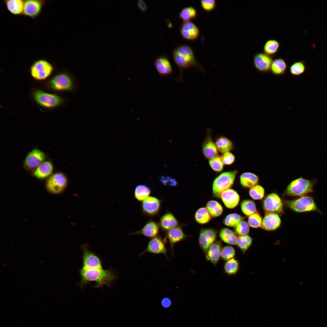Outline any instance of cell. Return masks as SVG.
Segmentation results:
<instances>
[{"mask_svg":"<svg viewBox=\"0 0 327 327\" xmlns=\"http://www.w3.org/2000/svg\"><path fill=\"white\" fill-rule=\"evenodd\" d=\"M83 265L80 270L81 283L95 282L97 286L111 283L116 276L111 271L104 269L99 258L85 246L82 247Z\"/></svg>","mask_w":327,"mask_h":327,"instance_id":"6da1fadb","label":"cell"},{"mask_svg":"<svg viewBox=\"0 0 327 327\" xmlns=\"http://www.w3.org/2000/svg\"><path fill=\"white\" fill-rule=\"evenodd\" d=\"M173 60L180 70L198 66L192 48L187 45H180L173 48Z\"/></svg>","mask_w":327,"mask_h":327,"instance_id":"7a4b0ae2","label":"cell"},{"mask_svg":"<svg viewBox=\"0 0 327 327\" xmlns=\"http://www.w3.org/2000/svg\"><path fill=\"white\" fill-rule=\"evenodd\" d=\"M315 180L299 177L292 181L286 189L288 195L302 197L312 192L315 183Z\"/></svg>","mask_w":327,"mask_h":327,"instance_id":"3957f363","label":"cell"},{"mask_svg":"<svg viewBox=\"0 0 327 327\" xmlns=\"http://www.w3.org/2000/svg\"><path fill=\"white\" fill-rule=\"evenodd\" d=\"M285 202L287 206L297 213L316 212L321 214L313 198L311 196H304L296 200H286Z\"/></svg>","mask_w":327,"mask_h":327,"instance_id":"277c9868","label":"cell"},{"mask_svg":"<svg viewBox=\"0 0 327 327\" xmlns=\"http://www.w3.org/2000/svg\"><path fill=\"white\" fill-rule=\"evenodd\" d=\"M236 170L223 172L214 180L213 184V192L215 197L219 198L224 191L230 189L233 185L237 173Z\"/></svg>","mask_w":327,"mask_h":327,"instance_id":"5b68a950","label":"cell"},{"mask_svg":"<svg viewBox=\"0 0 327 327\" xmlns=\"http://www.w3.org/2000/svg\"><path fill=\"white\" fill-rule=\"evenodd\" d=\"M53 66L47 61L41 59L35 61L31 65L30 72L32 76L38 80L47 79L53 71Z\"/></svg>","mask_w":327,"mask_h":327,"instance_id":"8992f818","label":"cell"},{"mask_svg":"<svg viewBox=\"0 0 327 327\" xmlns=\"http://www.w3.org/2000/svg\"><path fill=\"white\" fill-rule=\"evenodd\" d=\"M68 183L66 176L63 173L57 172L51 175L47 179L46 184L47 190L50 193L58 194L65 189Z\"/></svg>","mask_w":327,"mask_h":327,"instance_id":"52a82bcc","label":"cell"},{"mask_svg":"<svg viewBox=\"0 0 327 327\" xmlns=\"http://www.w3.org/2000/svg\"><path fill=\"white\" fill-rule=\"evenodd\" d=\"M36 101L41 106L47 108L56 107L63 102L62 98L57 95L38 90L34 94Z\"/></svg>","mask_w":327,"mask_h":327,"instance_id":"ba28073f","label":"cell"},{"mask_svg":"<svg viewBox=\"0 0 327 327\" xmlns=\"http://www.w3.org/2000/svg\"><path fill=\"white\" fill-rule=\"evenodd\" d=\"M49 85L53 89L57 91H71L74 88L73 81L66 73L57 75L50 80Z\"/></svg>","mask_w":327,"mask_h":327,"instance_id":"9c48e42d","label":"cell"},{"mask_svg":"<svg viewBox=\"0 0 327 327\" xmlns=\"http://www.w3.org/2000/svg\"><path fill=\"white\" fill-rule=\"evenodd\" d=\"M264 209L267 213L277 214L282 211L283 206L282 200L279 196L275 193H271L267 195L263 203Z\"/></svg>","mask_w":327,"mask_h":327,"instance_id":"30bf717a","label":"cell"},{"mask_svg":"<svg viewBox=\"0 0 327 327\" xmlns=\"http://www.w3.org/2000/svg\"><path fill=\"white\" fill-rule=\"evenodd\" d=\"M273 61L272 56L268 55L264 52H260L254 55L253 64L255 69L258 71L267 73L270 71Z\"/></svg>","mask_w":327,"mask_h":327,"instance_id":"8fae6325","label":"cell"},{"mask_svg":"<svg viewBox=\"0 0 327 327\" xmlns=\"http://www.w3.org/2000/svg\"><path fill=\"white\" fill-rule=\"evenodd\" d=\"M146 253H150L155 254H163L167 258V249L164 242L161 237L156 236L151 238L149 242L145 249L140 254L143 255Z\"/></svg>","mask_w":327,"mask_h":327,"instance_id":"7c38bea8","label":"cell"},{"mask_svg":"<svg viewBox=\"0 0 327 327\" xmlns=\"http://www.w3.org/2000/svg\"><path fill=\"white\" fill-rule=\"evenodd\" d=\"M46 157L45 154L38 149L32 150L27 155L24 162L25 167L32 170L37 168L44 161Z\"/></svg>","mask_w":327,"mask_h":327,"instance_id":"4fadbf2b","label":"cell"},{"mask_svg":"<svg viewBox=\"0 0 327 327\" xmlns=\"http://www.w3.org/2000/svg\"><path fill=\"white\" fill-rule=\"evenodd\" d=\"M154 67L161 77H166L171 75L173 70L167 56L161 54L156 58L154 62Z\"/></svg>","mask_w":327,"mask_h":327,"instance_id":"5bb4252c","label":"cell"},{"mask_svg":"<svg viewBox=\"0 0 327 327\" xmlns=\"http://www.w3.org/2000/svg\"><path fill=\"white\" fill-rule=\"evenodd\" d=\"M180 31L183 38L190 41L196 40L200 34L197 27L191 21L183 22L180 28Z\"/></svg>","mask_w":327,"mask_h":327,"instance_id":"9a60e30c","label":"cell"},{"mask_svg":"<svg viewBox=\"0 0 327 327\" xmlns=\"http://www.w3.org/2000/svg\"><path fill=\"white\" fill-rule=\"evenodd\" d=\"M44 3V1L40 0L25 1L23 14L33 18L37 17L41 12Z\"/></svg>","mask_w":327,"mask_h":327,"instance_id":"2e32d148","label":"cell"},{"mask_svg":"<svg viewBox=\"0 0 327 327\" xmlns=\"http://www.w3.org/2000/svg\"><path fill=\"white\" fill-rule=\"evenodd\" d=\"M216 237V233L211 229H203L201 231L199 236V242L205 254L210 246L215 242Z\"/></svg>","mask_w":327,"mask_h":327,"instance_id":"e0dca14e","label":"cell"},{"mask_svg":"<svg viewBox=\"0 0 327 327\" xmlns=\"http://www.w3.org/2000/svg\"><path fill=\"white\" fill-rule=\"evenodd\" d=\"M160 201L156 197L149 196L143 201L141 207L144 213L150 216L157 214L160 209Z\"/></svg>","mask_w":327,"mask_h":327,"instance_id":"ac0fdd59","label":"cell"},{"mask_svg":"<svg viewBox=\"0 0 327 327\" xmlns=\"http://www.w3.org/2000/svg\"><path fill=\"white\" fill-rule=\"evenodd\" d=\"M223 202L228 208L232 209L238 204L239 201V196L234 190L229 189L223 191L220 195Z\"/></svg>","mask_w":327,"mask_h":327,"instance_id":"d6986e66","label":"cell"},{"mask_svg":"<svg viewBox=\"0 0 327 327\" xmlns=\"http://www.w3.org/2000/svg\"><path fill=\"white\" fill-rule=\"evenodd\" d=\"M281 222L280 219L277 214L268 213L263 219L261 227L266 230H273L279 226Z\"/></svg>","mask_w":327,"mask_h":327,"instance_id":"ffe728a7","label":"cell"},{"mask_svg":"<svg viewBox=\"0 0 327 327\" xmlns=\"http://www.w3.org/2000/svg\"><path fill=\"white\" fill-rule=\"evenodd\" d=\"M159 227L158 223L153 220H150L140 230L130 233V234L141 235L151 238L157 236L159 232Z\"/></svg>","mask_w":327,"mask_h":327,"instance_id":"44dd1931","label":"cell"},{"mask_svg":"<svg viewBox=\"0 0 327 327\" xmlns=\"http://www.w3.org/2000/svg\"><path fill=\"white\" fill-rule=\"evenodd\" d=\"M167 236L170 245L172 254L173 256L174 245L184 239L185 235L182 229L177 226L167 231Z\"/></svg>","mask_w":327,"mask_h":327,"instance_id":"7402d4cb","label":"cell"},{"mask_svg":"<svg viewBox=\"0 0 327 327\" xmlns=\"http://www.w3.org/2000/svg\"><path fill=\"white\" fill-rule=\"evenodd\" d=\"M221 244L220 242H215L209 248L205 254L206 259L215 265L221 256Z\"/></svg>","mask_w":327,"mask_h":327,"instance_id":"603a6c76","label":"cell"},{"mask_svg":"<svg viewBox=\"0 0 327 327\" xmlns=\"http://www.w3.org/2000/svg\"><path fill=\"white\" fill-rule=\"evenodd\" d=\"M158 224L163 230L167 231L177 226L178 222L172 213L167 212L160 218Z\"/></svg>","mask_w":327,"mask_h":327,"instance_id":"cb8c5ba5","label":"cell"},{"mask_svg":"<svg viewBox=\"0 0 327 327\" xmlns=\"http://www.w3.org/2000/svg\"><path fill=\"white\" fill-rule=\"evenodd\" d=\"M53 166L49 161L42 162L36 168L34 172V175L39 179H44L49 176L52 173Z\"/></svg>","mask_w":327,"mask_h":327,"instance_id":"d4e9b609","label":"cell"},{"mask_svg":"<svg viewBox=\"0 0 327 327\" xmlns=\"http://www.w3.org/2000/svg\"><path fill=\"white\" fill-rule=\"evenodd\" d=\"M287 68V65L285 60L282 58H277L273 60L270 71L274 75H284Z\"/></svg>","mask_w":327,"mask_h":327,"instance_id":"484cf974","label":"cell"},{"mask_svg":"<svg viewBox=\"0 0 327 327\" xmlns=\"http://www.w3.org/2000/svg\"><path fill=\"white\" fill-rule=\"evenodd\" d=\"M25 1L22 0H7L5 1L8 10L15 15L23 14Z\"/></svg>","mask_w":327,"mask_h":327,"instance_id":"4316f807","label":"cell"},{"mask_svg":"<svg viewBox=\"0 0 327 327\" xmlns=\"http://www.w3.org/2000/svg\"><path fill=\"white\" fill-rule=\"evenodd\" d=\"M259 181L258 177L255 174L249 172L244 173L240 177L241 185L246 188H251L257 185Z\"/></svg>","mask_w":327,"mask_h":327,"instance_id":"83f0119b","label":"cell"},{"mask_svg":"<svg viewBox=\"0 0 327 327\" xmlns=\"http://www.w3.org/2000/svg\"><path fill=\"white\" fill-rule=\"evenodd\" d=\"M202 151L206 157L209 159L218 155V150L215 144L210 139L205 141L202 147Z\"/></svg>","mask_w":327,"mask_h":327,"instance_id":"f1b7e54d","label":"cell"},{"mask_svg":"<svg viewBox=\"0 0 327 327\" xmlns=\"http://www.w3.org/2000/svg\"><path fill=\"white\" fill-rule=\"evenodd\" d=\"M198 13L197 10L193 7L189 6L183 8L179 14V17L183 22L191 21L196 19Z\"/></svg>","mask_w":327,"mask_h":327,"instance_id":"f546056e","label":"cell"},{"mask_svg":"<svg viewBox=\"0 0 327 327\" xmlns=\"http://www.w3.org/2000/svg\"><path fill=\"white\" fill-rule=\"evenodd\" d=\"M217 150L220 152L224 153L229 152L233 147L232 142L228 138L221 137L218 138L215 143Z\"/></svg>","mask_w":327,"mask_h":327,"instance_id":"4dcf8cb0","label":"cell"},{"mask_svg":"<svg viewBox=\"0 0 327 327\" xmlns=\"http://www.w3.org/2000/svg\"><path fill=\"white\" fill-rule=\"evenodd\" d=\"M221 239L224 242L232 245L236 244L237 237L231 230L227 228L223 229L220 233Z\"/></svg>","mask_w":327,"mask_h":327,"instance_id":"1f68e13d","label":"cell"},{"mask_svg":"<svg viewBox=\"0 0 327 327\" xmlns=\"http://www.w3.org/2000/svg\"><path fill=\"white\" fill-rule=\"evenodd\" d=\"M306 68L305 61L302 60L295 62L291 65L289 68L290 73L294 76H300L305 73Z\"/></svg>","mask_w":327,"mask_h":327,"instance_id":"d6a6232c","label":"cell"},{"mask_svg":"<svg viewBox=\"0 0 327 327\" xmlns=\"http://www.w3.org/2000/svg\"><path fill=\"white\" fill-rule=\"evenodd\" d=\"M280 46V43L277 40L269 39L266 42L264 45V52L268 55L272 56L277 52Z\"/></svg>","mask_w":327,"mask_h":327,"instance_id":"836d02e7","label":"cell"},{"mask_svg":"<svg viewBox=\"0 0 327 327\" xmlns=\"http://www.w3.org/2000/svg\"><path fill=\"white\" fill-rule=\"evenodd\" d=\"M150 188L145 185H139L137 186L134 191V196L136 199L139 201H143L147 198L150 193Z\"/></svg>","mask_w":327,"mask_h":327,"instance_id":"e575fe53","label":"cell"},{"mask_svg":"<svg viewBox=\"0 0 327 327\" xmlns=\"http://www.w3.org/2000/svg\"><path fill=\"white\" fill-rule=\"evenodd\" d=\"M206 208L210 215L213 217L220 216L223 211V208L221 205L215 200L209 201L206 204Z\"/></svg>","mask_w":327,"mask_h":327,"instance_id":"d590c367","label":"cell"},{"mask_svg":"<svg viewBox=\"0 0 327 327\" xmlns=\"http://www.w3.org/2000/svg\"><path fill=\"white\" fill-rule=\"evenodd\" d=\"M211 216L206 208L202 207L196 211L195 218L198 223L204 224L207 223L210 220Z\"/></svg>","mask_w":327,"mask_h":327,"instance_id":"8d00e7d4","label":"cell"},{"mask_svg":"<svg viewBox=\"0 0 327 327\" xmlns=\"http://www.w3.org/2000/svg\"><path fill=\"white\" fill-rule=\"evenodd\" d=\"M252 238L246 235L239 236L237 238L236 244L243 253H245L251 245Z\"/></svg>","mask_w":327,"mask_h":327,"instance_id":"74e56055","label":"cell"},{"mask_svg":"<svg viewBox=\"0 0 327 327\" xmlns=\"http://www.w3.org/2000/svg\"><path fill=\"white\" fill-rule=\"evenodd\" d=\"M239 268L238 262L233 258L227 260L224 266L225 272L229 275L235 274L238 271Z\"/></svg>","mask_w":327,"mask_h":327,"instance_id":"f35d334b","label":"cell"},{"mask_svg":"<svg viewBox=\"0 0 327 327\" xmlns=\"http://www.w3.org/2000/svg\"><path fill=\"white\" fill-rule=\"evenodd\" d=\"M241 207L243 213L249 216L256 213V208L254 203L250 200L243 201L241 203Z\"/></svg>","mask_w":327,"mask_h":327,"instance_id":"ab89813d","label":"cell"},{"mask_svg":"<svg viewBox=\"0 0 327 327\" xmlns=\"http://www.w3.org/2000/svg\"><path fill=\"white\" fill-rule=\"evenodd\" d=\"M243 217L236 213L228 215L224 220V224L228 226L235 227L242 221Z\"/></svg>","mask_w":327,"mask_h":327,"instance_id":"60d3db41","label":"cell"},{"mask_svg":"<svg viewBox=\"0 0 327 327\" xmlns=\"http://www.w3.org/2000/svg\"><path fill=\"white\" fill-rule=\"evenodd\" d=\"M265 193L263 188L261 186L256 185L250 188L249 194L250 197L254 200H261L263 197Z\"/></svg>","mask_w":327,"mask_h":327,"instance_id":"b9f144b4","label":"cell"},{"mask_svg":"<svg viewBox=\"0 0 327 327\" xmlns=\"http://www.w3.org/2000/svg\"><path fill=\"white\" fill-rule=\"evenodd\" d=\"M209 164L211 169L217 172L222 171L223 168V164L220 157L217 156L209 159Z\"/></svg>","mask_w":327,"mask_h":327,"instance_id":"7bdbcfd3","label":"cell"},{"mask_svg":"<svg viewBox=\"0 0 327 327\" xmlns=\"http://www.w3.org/2000/svg\"><path fill=\"white\" fill-rule=\"evenodd\" d=\"M235 255V250L232 246H227L222 248L221 257L224 260H227L233 258Z\"/></svg>","mask_w":327,"mask_h":327,"instance_id":"ee69618b","label":"cell"},{"mask_svg":"<svg viewBox=\"0 0 327 327\" xmlns=\"http://www.w3.org/2000/svg\"><path fill=\"white\" fill-rule=\"evenodd\" d=\"M262 219L260 215L257 213L249 216L248 224L251 227L256 228L261 227Z\"/></svg>","mask_w":327,"mask_h":327,"instance_id":"f6af8a7d","label":"cell"},{"mask_svg":"<svg viewBox=\"0 0 327 327\" xmlns=\"http://www.w3.org/2000/svg\"><path fill=\"white\" fill-rule=\"evenodd\" d=\"M235 227V232L240 236L246 235L249 232V225L245 221H242Z\"/></svg>","mask_w":327,"mask_h":327,"instance_id":"bcb514c9","label":"cell"},{"mask_svg":"<svg viewBox=\"0 0 327 327\" xmlns=\"http://www.w3.org/2000/svg\"><path fill=\"white\" fill-rule=\"evenodd\" d=\"M200 3L202 8L207 12L213 11L216 6V1L215 0H202L200 1Z\"/></svg>","mask_w":327,"mask_h":327,"instance_id":"7dc6e473","label":"cell"},{"mask_svg":"<svg viewBox=\"0 0 327 327\" xmlns=\"http://www.w3.org/2000/svg\"><path fill=\"white\" fill-rule=\"evenodd\" d=\"M220 157L223 164L226 165H231L235 160L234 156L230 152L223 153Z\"/></svg>","mask_w":327,"mask_h":327,"instance_id":"c3c4849f","label":"cell"},{"mask_svg":"<svg viewBox=\"0 0 327 327\" xmlns=\"http://www.w3.org/2000/svg\"><path fill=\"white\" fill-rule=\"evenodd\" d=\"M160 180L162 183L164 185L168 184L169 186H174L177 184V181L170 177L162 176L160 177Z\"/></svg>","mask_w":327,"mask_h":327,"instance_id":"681fc988","label":"cell"},{"mask_svg":"<svg viewBox=\"0 0 327 327\" xmlns=\"http://www.w3.org/2000/svg\"><path fill=\"white\" fill-rule=\"evenodd\" d=\"M137 4L138 8L142 12H145L147 10V6L144 1L138 0Z\"/></svg>","mask_w":327,"mask_h":327,"instance_id":"f907efd6","label":"cell"},{"mask_svg":"<svg viewBox=\"0 0 327 327\" xmlns=\"http://www.w3.org/2000/svg\"><path fill=\"white\" fill-rule=\"evenodd\" d=\"M162 306L165 308H168L171 305V301L170 299L168 297L163 298L161 302Z\"/></svg>","mask_w":327,"mask_h":327,"instance_id":"816d5d0a","label":"cell"}]
</instances>
